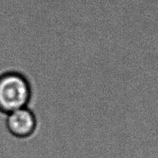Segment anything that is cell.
Masks as SVG:
<instances>
[{
  "label": "cell",
  "instance_id": "cell-1",
  "mask_svg": "<svg viewBox=\"0 0 158 158\" xmlns=\"http://www.w3.org/2000/svg\"><path fill=\"white\" fill-rule=\"evenodd\" d=\"M30 97L31 88L24 76L15 72L0 75V113L6 115L26 107Z\"/></svg>",
  "mask_w": 158,
  "mask_h": 158
},
{
  "label": "cell",
  "instance_id": "cell-2",
  "mask_svg": "<svg viewBox=\"0 0 158 158\" xmlns=\"http://www.w3.org/2000/svg\"><path fill=\"white\" fill-rule=\"evenodd\" d=\"M6 127L11 135L25 140L35 132L36 119L29 108L23 107L6 114Z\"/></svg>",
  "mask_w": 158,
  "mask_h": 158
}]
</instances>
